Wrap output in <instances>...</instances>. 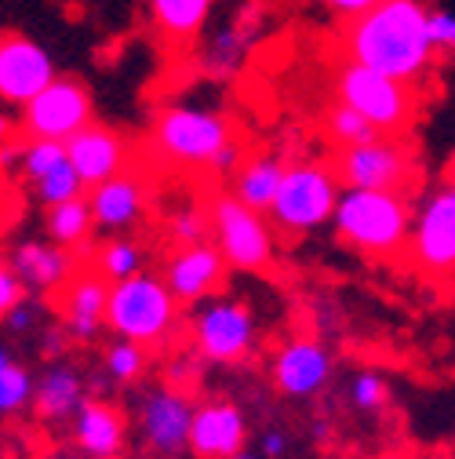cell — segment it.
<instances>
[{
  "label": "cell",
  "instance_id": "27",
  "mask_svg": "<svg viewBox=\"0 0 455 459\" xmlns=\"http://www.w3.org/2000/svg\"><path fill=\"white\" fill-rule=\"evenodd\" d=\"M91 266L109 281V284H121V281H132L142 273V245L132 241V238H109L95 248L91 255Z\"/></svg>",
  "mask_w": 455,
  "mask_h": 459
},
{
  "label": "cell",
  "instance_id": "21",
  "mask_svg": "<svg viewBox=\"0 0 455 459\" xmlns=\"http://www.w3.org/2000/svg\"><path fill=\"white\" fill-rule=\"evenodd\" d=\"M73 441L91 459H113L124 448V416L106 401H84L73 416Z\"/></svg>",
  "mask_w": 455,
  "mask_h": 459
},
{
  "label": "cell",
  "instance_id": "22",
  "mask_svg": "<svg viewBox=\"0 0 455 459\" xmlns=\"http://www.w3.org/2000/svg\"><path fill=\"white\" fill-rule=\"evenodd\" d=\"M84 409V379L70 365H55L44 372L33 394V412L40 423H63Z\"/></svg>",
  "mask_w": 455,
  "mask_h": 459
},
{
  "label": "cell",
  "instance_id": "35",
  "mask_svg": "<svg viewBox=\"0 0 455 459\" xmlns=\"http://www.w3.org/2000/svg\"><path fill=\"white\" fill-rule=\"evenodd\" d=\"M430 37H434L437 55H455V12L430 8Z\"/></svg>",
  "mask_w": 455,
  "mask_h": 459
},
{
  "label": "cell",
  "instance_id": "41",
  "mask_svg": "<svg viewBox=\"0 0 455 459\" xmlns=\"http://www.w3.org/2000/svg\"><path fill=\"white\" fill-rule=\"evenodd\" d=\"M4 321H8V328H15V332H22V328H30V325H33V314H30V303H22V307H15L12 314H4Z\"/></svg>",
  "mask_w": 455,
  "mask_h": 459
},
{
  "label": "cell",
  "instance_id": "11",
  "mask_svg": "<svg viewBox=\"0 0 455 459\" xmlns=\"http://www.w3.org/2000/svg\"><path fill=\"white\" fill-rule=\"evenodd\" d=\"M88 125H95L91 121V95L73 77H59L33 102L22 106V135H30V139L70 143Z\"/></svg>",
  "mask_w": 455,
  "mask_h": 459
},
{
  "label": "cell",
  "instance_id": "23",
  "mask_svg": "<svg viewBox=\"0 0 455 459\" xmlns=\"http://www.w3.org/2000/svg\"><path fill=\"white\" fill-rule=\"evenodd\" d=\"M284 171H288V164H284L280 157H273V153L248 157V160L237 168L230 194H234L237 201H245L248 208L270 215V208H273V201H277V194H280V183H284Z\"/></svg>",
  "mask_w": 455,
  "mask_h": 459
},
{
  "label": "cell",
  "instance_id": "29",
  "mask_svg": "<svg viewBox=\"0 0 455 459\" xmlns=\"http://www.w3.org/2000/svg\"><path fill=\"white\" fill-rule=\"evenodd\" d=\"M70 160L66 143H55V139H30L19 153V168H22V179H30L33 186L40 179H47L55 168H63Z\"/></svg>",
  "mask_w": 455,
  "mask_h": 459
},
{
  "label": "cell",
  "instance_id": "5",
  "mask_svg": "<svg viewBox=\"0 0 455 459\" xmlns=\"http://www.w3.org/2000/svg\"><path fill=\"white\" fill-rule=\"evenodd\" d=\"M331 84H335V99L354 106L357 113H365L382 135H405L419 117L416 84L393 81V77L375 74L361 63L343 59V66L335 70Z\"/></svg>",
  "mask_w": 455,
  "mask_h": 459
},
{
  "label": "cell",
  "instance_id": "7",
  "mask_svg": "<svg viewBox=\"0 0 455 459\" xmlns=\"http://www.w3.org/2000/svg\"><path fill=\"white\" fill-rule=\"evenodd\" d=\"M339 179L350 190H382V194H405L419 186L423 171L412 146L401 135H382L368 146H350L331 157Z\"/></svg>",
  "mask_w": 455,
  "mask_h": 459
},
{
  "label": "cell",
  "instance_id": "26",
  "mask_svg": "<svg viewBox=\"0 0 455 459\" xmlns=\"http://www.w3.org/2000/svg\"><path fill=\"white\" fill-rule=\"evenodd\" d=\"M324 135L335 150H350V146H368L375 139H382V132L365 117V113H357L354 106L347 102H331L328 117H324Z\"/></svg>",
  "mask_w": 455,
  "mask_h": 459
},
{
  "label": "cell",
  "instance_id": "30",
  "mask_svg": "<svg viewBox=\"0 0 455 459\" xmlns=\"http://www.w3.org/2000/svg\"><path fill=\"white\" fill-rule=\"evenodd\" d=\"M167 226H172V241L179 248L204 245L208 234H211V212H204L201 204H183L179 212L167 215Z\"/></svg>",
  "mask_w": 455,
  "mask_h": 459
},
{
  "label": "cell",
  "instance_id": "17",
  "mask_svg": "<svg viewBox=\"0 0 455 459\" xmlns=\"http://www.w3.org/2000/svg\"><path fill=\"white\" fill-rule=\"evenodd\" d=\"M70 164L77 168V176L84 179L88 190L109 183L113 176L128 171V143L121 132H113L106 125H88L66 143Z\"/></svg>",
  "mask_w": 455,
  "mask_h": 459
},
{
  "label": "cell",
  "instance_id": "15",
  "mask_svg": "<svg viewBox=\"0 0 455 459\" xmlns=\"http://www.w3.org/2000/svg\"><path fill=\"white\" fill-rule=\"evenodd\" d=\"M109 292H113V284L95 266H81L70 277V284L59 292V314L73 339L91 342L102 332L106 314H109Z\"/></svg>",
  "mask_w": 455,
  "mask_h": 459
},
{
  "label": "cell",
  "instance_id": "6",
  "mask_svg": "<svg viewBox=\"0 0 455 459\" xmlns=\"http://www.w3.org/2000/svg\"><path fill=\"white\" fill-rule=\"evenodd\" d=\"M153 150L183 168H211V160L237 143L230 117L204 106H167L153 121Z\"/></svg>",
  "mask_w": 455,
  "mask_h": 459
},
{
  "label": "cell",
  "instance_id": "18",
  "mask_svg": "<svg viewBox=\"0 0 455 459\" xmlns=\"http://www.w3.org/2000/svg\"><path fill=\"white\" fill-rule=\"evenodd\" d=\"M248 441V423L234 401H204L193 416V434H190V452L197 459H234L245 452Z\"/></svg>",
  "mask_w": 455,
  "mask_h": 459
},
{
  "label": "cell",
  "instance_id": "33",
  "mask_svg": "<svg viewBox=\"0 0 455 459\" xmlns=\"http://www.w3.org/2000/svg\"><path fill=\"white\" fill-rule=\"evenodd\" d=\"M245 51H248V37L241 33V26H230V30H222V33L211 40V48L204 51V63H208L211 70L226 74V70H234V66L245 59Z\"/></svg>",
  "mask_w": 455,
  "mask_h": 459
},
{
  "label": "cell",
  "instance_id": "40",
  "mask_svg": "<svg viewBox=\"0 0 455 459\" xmlns=\"http://www.w3.org/2000/svg\"><path fill=\"white\" fill-rule=\"evenodd\" d=\"M284 448H288L284 434H277V430H266V434H262V459H280Z\"/></svg>",
  "mask_w": 455,
  "mask_h": 459
},
{
  "label": "cell",
  "instance_id": "24",
  "mask_svg": "<svg viewBox=\"0 0 455 459\" xmlns=\"http://www.w3.org/2000/svg\"><path fill=\"white\" fill-rule=\"evenodd\" d=\"M211 4L215 0H150V15H153V26L164 40L190 44L204 30Z\"/></svg>",
  "mask_w": 455,
  "mask_h": 459
},
{
  "label": "cell",
  "instance_id": "13",
  "mask_svg": "<svg viewBox=\"0 0 455 459\" xmlns=\"http://www.w3.org/2000/svg\"><path fill=\"white\" fill-rule=\"evenodd\" d=\"M55 81H59L55 63L37 40L22 33H4L0 40V99L8 106H26Z\"/></svg>",
  "mask_w": 455,
  "mask_h": 459
},
{
  "label": "cell",
  "instance_id": "42",
  "mask_svg": "<svg viewBox=\"0 0 455 459\" xmlns=\"http://www.w3.org/2000/svg\"><path fill=\"white\" fill-rule=\"evenodd\" d=\"M234 459H259V455H252V452H241V455H234Z\"/></svg>",
  "mask_w": 455,
  "mask_h": 459
},
{
  "label": "cell",
  "instance_id": "12",
  "mask_svg": "<svg viewBox=\"0 0 455 459\" xmlns=\"http://www.w3.org/2000/svg\"><path fill=\"white\" fill-rule=\"evenodd\" d=\"M193 397L172 383L153 386L142 394V441L157 455H179L190 448L193 434Z\"/></svg>",
  "mask_w": 455,
  "mask_h": 459
},
{
  "label": "cell",
  "instance_id": "32",
  "mask_svg": "<svg viewBox=\"0 0 455 459\" xmlns=\"http://www.w3.org/2000/svg\"><path fill=\"white\" fill-rule=\"evenodd\" d=\"M102 365H106L109 379H117V383H135V379L146 372V347L121 339V342H113V347L106 351Z\"/></svg>",
  "mask_w": 455,
  "mask_h": 459
},
{
  "label": "cell",
  "instance_id": "2",
  "mask_svg": "<svg viewBox=\"0 0 455 459\" xmlns=\"http://www.w3.org/2000/svg\"><path fill=\"white\" fill-rule=\"evenodd\" d=\"M335 234L361 255L390 259L405 252L412 241V201L405 194H382V190H343L335 208Z\"/></svg>",
  "mask_w": 455,
  "mask_h": 459
},
{
  "label": "cell",
  "instance_id": "19",
  "mask_svg": "<svg viewBox=\"0 0 455 459\" xmlns=\"http://www.w3.org/2000/svg\"><path fill=\"white\" fill-rule=\"evenodd\" d=\"M88 201L95 212V226L106 230L109 238H121L146 215L150 186L142 176H135V171H121V176H113L109 183L95 186Z\"/></svg>",
  "mask_w": 455,
  "mask_h": 459
},
{
  "label": "cell",
  "instance_id": "14",
  "mask_svg": "<svg viewBox=\"0 0 455 459\" xmlns=\"http://www.w3.org/2000/svg\"><path fill=\"white\" fill-rule=\"evenodd\" d=\"M226 270H230V263H226L222 248L204 241L176 248V255L164 266V281L183 307H201L226 284Z\"/></svg>",
  "mask_w": 455,
  "mask_h": 459
},
{
  "label": "cell",
  "instance_id": "3",
  "mask_svg": "<svg viewBox=\"0 0 455 459\" xmlns=\"http://www.w3.org/2000/svg\"><path fill=\"white\" fill-rule=\"evenodd\" d=\"M179 299L167 289V281L160 273H139L132 281L113 284L109 292V314L106 325L128 342H139L146 351L164 347L176 332L179 321Z\"/></svg>",
  "mask_w": 455,
  "mask_h": 459
},
{
  "label": "cell",
  "instance_id": "16",
  "mask_svg": "<svg viewBox=\"0 0 455 459\" xmlns=\"http://www.w3.org/2000/svg\"><path fill=\"white\" fill-rule=\"evenodd\" d=\"M270 376L284 397H313L331 376V358L317 339L299 335L273 354Z\"/></svg>",
  "mask_w": 455,
  "mask_h": 459
},
{
  "label": "cell",
  "instance_id": "4",
  "mask_svg": "<svg viewBox=\"0 0 455 459\" xmlns=\"http://www.w3.org/2000/svg\"><path fill=\"white\" fill-rule=\"evenodd\" d=\"M339 171L331 160H299V164H288L284 171V183H280V194L270 208V222L273 230L288 238H303L310 230L324 226L335 219V208H339Z\"/></svg>",
  "mask_w": 455,
  "mask_h": 459
},
{
  "label": "cell",
  "instance_id": "34",
  "mask_svg": "<svg viewBox=\"0 0 455 459\" xmlns=\"http://www.w3.org/2000/svg\"><path fill=\"white\" fill-rule=\"evenodd\" d=\"M350 397H354V405H357L361 412L382 409V405H386V383H382V376L361 372V376L354 379V386H350Z\"/></svg>",
  "mask_w": 455,
  "mask_h": 459
},
{
  "label": "cell",
  "instance_id": "39",
  "mask_svg": "<svg viewBox=\"0 0 455 459\" xmlns=\"http://www.w3.org/2000/svg\"><path fill=\"white\" fill-rule=\"evenodd\" d=\"M234 168H241V146H237V143H230V146H226V150L211 160L215 176H226V171H234Z\"/></svg>",
  "mask_w": 455,
  "mask_h": 459
},
{
  "label": "cell",
  "instance_id": "20",
  "mask_svg": "<svg viewBox=\"0 0 455 459\" xmlns=\"http://www.w3.org/2000/svg\"><path fill=\"white\" fill-rule=\"evenodd\" d=\"M8 266L22 277L26 289H37V292H47V296H59L70 277L81 270L70 255V248L55 245V241H22L12 248L8 255Z\"/></svg>",
  "mask_w": 455,
  "mask_h": 459
},
{
  "label": "cell",
  "instance_id": "8",
  "mask_svg": "<svg viewBox=\"0 0 455 459\" xmlns=\"http://www.w3.org/2000/svg\"><path fill=\"white\" fill-rule=\"evenodd\" d=\"M211 238L222 248L226 263L234 270L248 273H266L277 259V241H273V222L237 201L234 194H215L211 197Z\"/></svg>",
  "mask_w": 455,
  "mask_h": 459
},
{
  "label": "cell",
  "instance_id": "36",
  "mask_svg": "<svg viewBox=\"0 0 455 459\" xmlns=\"http://www.w3.org/2000/svg\"><path fill=\"white\" fill-rule=\"evenodd\" d=\"M26 303V284L22 277L4 263V270H0V314H12L15 307Z\"/></svg>",
  "mask_w": 455,
  "mask_h": 459
},
{
  "label": "cell",
  "instance_id": "38",
  "mask_svg": "<svg viewBox=\"0 0 455 459\" xmlns=\"http://www.w3.org/2000/svg\"><path fill=\"white\" fill-rule=\"evenodd\" d=\"M321 4H324L331 15L354 22V19H361L365 12H372V8L379 4V0H321Z\"/></svg>",
  "mask_w": 455,
  "mask_h": 459
},
{
  "label": "cell",
  "instance_id": "31",
  "mask_svg": "<svg viewBox=\"0 0 455 459\" xmlns=\"http://www.w3.org/2000/svg\"><path fill=\"white\" fill-rule=\"evenodd\" d=\"M33 190H37V201H44L47 208H55V204L77 201V197H81V194H84L88 186H84V179L77 176V168H73V164L66 160L63 168H55L47 179H40V183H37Z\"/></svg>",
  "mask_w": 455,
  "mask_h": 459
},
{
  "label": "cell",
  "instance_id": "28",
  "mask_svg": "<svg viewBox=\"0 0 455 459\" xmlns=\"http://www.w3.org/2000/svg\"><path fill=\"white\" fill-rule=\"evenodd\" d=\"M33 394H37V383H33L30 368L19 365L12 354L0 358V412L8 420L19 416L22 409L33 405Z\"/></svg>",
  "mask_w": 455,
  "mask_h": 459
},
{
  "label": "cell",
  "instance_id": "1",
  "mask_svg": "<svg viewBox=\"0 0 455 459\" xmlns=\"http://www.w3.org/2000/svg\"><path fill=\"white\" fill-rule=\"evenodd\" d=\"M343 55L375 74L405 84H423L434 74L437 48L430 37V8L423 0H379L372 12L347 22Z\"/></svg>",
  "mask_w": 455,
  "mask_h": 459
},
{
  "label": "cell",
  "instance_id": "25",
  "mask_svg": "<svg viewBox=\"0 0 455 459\" xmlns=\"http://www.w3.org/2000/svg\"><path fill=\"white\" fill-rule=\"evenodd\" d=\"M47 238L63 248H81L95 226V212H91V201L88 197H77V201H66V204H55L47 208Z\"/></svg>",
  "mask_w": 455,
  "mask_h": 459
},
{
  "label": "cell",
  "instance_id": "10",
  "mask_svg": "<svg viewBox=\"0 0 455 459\" xmlns=\"http://www.w3.org/2000/svg\"><path fill=\"white\" fill-rule=\"evenodd\" d=\"M193 351L211 365H237L255 347V317L248 303L219 296L193 310Z\"/></svg>",
  "mask_w": 455,
  "mask_h": 459
},
{
  "label": "cell",
  "instance_id": "37",
  "mask_svg": "<svg viewBox=\"0 0 455 459\" xmlns=\"http://www.w3.org/2000/svg\"><path fill=\"white\" fill-rule=\"evenodd\" d=\"M167 383H172V386H179V390H190L193 386V379L201 376L197 372V351L193 354H179L176 361H167Z\"/></svg>",
  "mask_w": 455,
  "mask_h": 459
},
{
  "label": "cell",
  "instance_id": "43",
  "mask_svg": "<svg viewBox=\"0 0 455 459\" xmlns=\"http://www.w3.org/2000/svg\"><path fill=\"white\" fill-rule=\"evenodd\" d=\"M379 459H405V455H379Z\"/></svg>",
  "mask_w": 455,
  "mask_h": 459
},
{
  "label": "cell",
  "instance_id": "9",
  "mask_svg": "<svg viewBox=\"0 0 455 459\" xmlns=\"http://www.w3.org/2000/svg\"><path fill=\"white\" fill-rule=\"evenodd\" d=\"M408 255L423 277H451L455 273V168L419 204Z\"/></svg>",
  "mask_w": 455,
  "mask_h": 459
}]
</instances>
